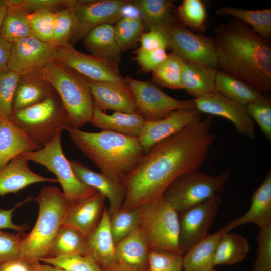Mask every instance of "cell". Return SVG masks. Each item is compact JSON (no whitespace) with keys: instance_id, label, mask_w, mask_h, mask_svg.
<instances>
[{"instance_id":"cell-46","label":"cell","mask_w":271,"mask_h":271,"mask_svg":"<svg viewBox=\"0 0 271 271\" xmlns=\"http://www.w3.org/2000/svg\"><path fill=\"white\" fill-rule=\"evenodd\" d=\"M256 240L258 246L253 271H271V226L260 228Z\"/></svg>"},{"instance_id":"cell-32","label":"cell","mask_w":271,"mask_h":271,"mask_svg":"<svg viewBox=\"0 0 271 271\" xmlns=\"http://www.w3.org/2000/svg\"><path fill=\"white\" fill-rule=\"evenodd\" d=\"M250 250L247 239L235 233L226 232L220 239L214 257V266L232 265L243 261Z\"/></svg>"},{"instance_id":"cell-9","label":"cell","mask_w":271,"mask_h":271,"mask_svg":"<svg viewBox=\"0 0 271 271\" xmlns=\"http://www.w3.org/2000/svg\"><path fill=\"white\" fill-rule=\"evenodd\" d=\"M61 135L58 134L38 150L22 154L28 160L45 166L55 175L70 206L94 195L98 191L82 183L75 176L64 154Z\"/></svg>"},{"instance_id":"cell-18","label":"cell","mask_w":271,"mask_h":271,"mask_svg":"<svg viewBox=\"0 0 271 271\" xmlns=\"http://www.w3.org/2000/svg\"><path fill=\"white\" fill-rule=\"evenodd\" d=\"M87 79L95 107L102 111L126 113L136 112L135 99L127 84Z\"/></svg>"},{"instance_id":"cell-49","label":"cell","mask_w":271,"mask_h":271,"mask_svg":"<svg viewBox=\"0 0 271 271\" xmlns=\"http://www.w3.org/2000/svg\"><path fill=\"white\" fill-rule=\"evenodd\" d=\"M9 4L20 7L29 14L47 10L55 12L69 7L72 0H6Z\"/></svg>"},{"instance_id":"cell-35","label":"cell","mask_w":271,"mask_h":271,"mask_svg":"<svg viewBox=\"0 0 271 271\" xmlns=\"http://www.w3.org/2000/svg\"><path fill=\"white\" fill-rule=\"evenodd\" d=\"M71 254L86 255V238L76 229L63 225L51 244L47 257Z\"/></svg>"},{"instance_id":"cell-7","label":"cell","mask_w":271,"mask_h":271,"mask_svg":"<svg viewBox=\"0 0 271 271\" xmlns=\"http://www.w3.org/2000/svg\"><path fill=\"white\" fill-rule=\"evenodd\" d=\"M10 120L42 147L70 127L66 111L56 91L38 104L13 112Z\"/></svg>"},{"instance_id":"cell-8","label":"cell","mask_w":271,"mask_h":271,"mask_svg":"<svg viewBox=\"0 0 271 271\" xmlns=\"http://www.w3.org/2000/svg\"><path fill=\"white\" fill-rule=\"evenodd\" d=\"M228 169L217 175L197 170L184 173L166 188L163 197L178 213L186 210L208 199L224 190L230 176Z\"/></svg>"},{"instance_id":"cell-28","label":"cell","mask_w":271,"mask_h":271,"mask_svg":"<svg viewBox=\"0 0 271 271\" xmlns=\"http://www.w3.org/2000/svg\"><path fill=\"white\" fill-rule=\"evenodd\" d=\"M216 68L201 64L183 62V88L194 99L208 96L216 90Z\"/></svg>"},{"instance_id":"cell-16","label":"cell","mask_w":271,"mask_h":271,"mask_svg":"<svg viewBox=\"0 0 271 271\" xmlns=\"http://www.w3.org/2000/svg\"><path fill=\"white\" fill-rule=\"evenodd\" d=\"M53 48L34 37L12 43L8 67L20 75L40 71L53 59Z\"/></svg>"},{"instance_id":"cell-5","label":"cell","mask_w":271,"mask_h":271,"mask_svg":"<svg viewBox=\"0 0 271 271\" xmlns=\"http://www.w3.org/2000/svg\"><path fill=\"white\" fill-rule=\"evenodd\" d=\"M40 72L58 95L70 127L79 129L89 122L94 105L87 78L53 58Z\"/></svg>"},{"instance_id":"cell-12","label":"cell","mask_w":271,"mask_h":271,"mask_svg":"<svg viewBox=\"0 0 271 271\" xmlns=\"http://www.w3.org/2000/svg\"><path fill=\"white\" fill-rule=\"evenodd\" d=\"M127 0H72L69 7L74 18L69 43L83 39L95 28L116 23L122 18V10Z\"/></svg>"},{"instance_id":"cell-22","label":"cell","mask_w":271,"mask_h":271,"mask_svg":"<svg viewBox=\"0 0 271 271\" xmlns=\"http://www.w3.org/2000/svg\"><path fill=\"white\" fill-rule=\"evenodd\" d=\"M29 161L21 154L0 170V196L17 193L37 183L58 182L56 178L45 177L32 171Z\"/></svg>"},{"instance_id":"cell-2","label":"cell","mask_w":271,"mask_h":271,"mask_svg":"<svg viewBox=\"0 0 271 271\" xmlns=\"http://www.w3.org/2000/svg\"><path fill=\"white\" fill-rule=\"evenodd\" d=\"M217 67L257 91H271V45L241 21L233 18L215 29Z\"/></svg>"},{"instance_id":"cell-56","label":"cell","mask_w":271,"mask_h":271,"mask_svg":"<svg viewBox=\"0 0 271 271\" xmlns=\"http://www.w3.org/2000/svg\"><path fill=\"white\" fill-rule=\"evenodd\" d=\"M40 267L43 271H67L47 264H42L40 262Z\"/></svg>"},{"instance_id":"cell-43","label":"cell","mask_w":271,"mask_h":271,"mask_svg":"<svg viewBox=\"0 0 271 271\" xmlns=\"http://www.w3.org/2000/svg\"><path fill=\"white\" fill-rule=\"evenodd\" d=\"M20 75L9 68L0 70V118L10 119L15 89Z\"/></svg>"},{"instance_id":"cell-45","label":"cell","mask_w":271,"mask_h":271,"mask_svg":"<svg viewBox=\"0 0 271 271\" xmlns=\"http://www.w3.org/2000/svg\"><path fill=\"white\" fill-rule=\"evenodd\" d=\"M55 12L43 10L28 16L33 37L50 44L53 35Z\"/></svg>"},{"instance_id":"cell-31","label":"cell","mask_w":271,"mask_h":271,"mask_svg":"<svg viewBox=\"0 0 271 271\" xmlns=\"http://www.w3.org/2000/svg\"><path fill=\"white\" fill-rule=\"evenodd\" d=\"M117 262L147 269L149 250L138 228L115 245Z\"/></svg>"},{"instance_id":"cell-54","label":"cell","mask_w":271,"mask_h":271,"mask_svg":"<svg viewBox=\"0 0 271 271\" xmlns=\"http://www.w3.org/2000/svg\"><path fill=\"white\" fill-rule=\"evenodd\" d=\"M104 271H147V269L137 268L116 262L107 267L103 268Z\"/></svg>"},{"instance_id":"cell-24","label":"cell","mask_w":271,"mask_h":271,"mask_svg":"<svg viewBox=\"0 0 271 271\" xmlns=\"http://www.w3.org/2000/svg\"><path fill=\"white\" fill-rule=\"evenodd\" d=\"M42 147L10 119L0 118V170L17 156Z\"/></svg>"},{"instance_id":"cell-53","label":"cell","mask_w":271,"mask_h":271,"mask_svg":"<svg viewBox=\"0 0 271 271\" xmlns=\"http://www.w3.org/2000/svg\"><path fill=\"white\" fill-rule=\"evenodd\" d=\"M12 43L0 35V70L6 69L11 55Z\"/></svg>"},{"instance_id":"cell-3","label":"cell","mask_w":271,"mask_h":271,"mask_svg":"<svg viewBox=\"0 0 271 271\" xmlns=\"http://www.w3.org/2000/svg\"><path fill=\"white\" fill-rule=\"evenodd\" d=\"M74 144L109 178L123 183L145 154L138 138L112 131L66 129Z\"/></svg>"},{"instance_id":"cell-27","label":"cell","mask_w":271,"mask_h":271,"mask_svg":"<svg viewBox=\"0 0 271 271\" xmlns=\"http://www.w3.org/2000/svg\"><path fill=\"white\" fill-rule=\"evenodd\" d=\"M145 120L136 113L114 112L107 114L94 106L90 122L102 130L112 131L138 138Z\"/></svg>"},{"instance_id":"cell-11","label":"cell","mask_w":271,"mask_h":271,"mask_svg":"<svg viewBox=\"0 0 271 271\" xmlns=\"http://www.w3.org/2000/svg\"><path fill=\"white\" fill-rule=\"evenodd\" d=\"M53 58L88 79L127 84L119 71L118 63L81 52L70 43L54 48Z\"/></svg>"},{"instance_id":"cell-51","label":"cell","mask_w":271,"mask_h":271,"mask_svg":"<svg viewBox=\"0 0 271 271\" xmlns=\"http://www.w3.org/2000/svg\"><path fill=\"white\" fill-rule=\"evenodd\" d=\"M139 41L141 44L139 48L143 50L166 49L168 47V34L166 29L153 28L143 33Z\"/></svg>"},{"instance_id":"cell-6","label":"cell","mask_w":271,"mask_h":271,"mask_svg":"<svg viewBox=\"0 0 271 271\" xmlns=\"http://www.w3.org/2000/svg\"><path fill=\"white\" fill-rule=\"evenodd\" d=\"M140 230L150 251L182 255L178 212L163 196L137 208Z\"/></svg>"},{"instance_id":"cell-50","label":"cell","mask_w":271,"mask_h":271,"mask_svg":"<svg viewBox=\"0 0 271 271\" xmlns=\"http://www.w3.org/2000/svg\"><path fill=\"white\" fill-rule=\"evenodd\" d=\"M135 60L141 69L146 72L153 71L167 58L166 49L146 51L139 48L136 52Z\"/></svg>"},{"instance_id":"cell-47","label":"cell","mask_w":271,"mask_h":271,"mask_svg":"<svg viewBox=\"0 0 271 271\" xmlns=\"http://www.w3.org/2000/svg\"><path fill=\"white\" fill-rule=\"evenodd\" d=\"M147 271H184L182 255L149 250Z\"/></svg>"},{"instance_id":"cell-55","label":"cell","mask_w":271,"mask_h":271,"mask_svg":"<svg viewBox=\"0 0 271 271\" xmlns=\"http://www.w3.org/2000/svg\"><path fill=\"white\" fill-rule=\"evenodd\" d=\"M8 7L6 0H0V29L6 15Z\"/></svg>"},{"instance_id":"cell-15","label":"cell","mask_w":271,"mask_h":271,"mask_svg":"<svg viewBox=\"0 0 271 271\" xmlns=\"http://www.w3.org/2000/svg\"><path fill=\"white\" fill-rule=\"evenodd\" d=\"M193 99L195 108L201 113L226 118L234 124L241 135L250 139L254 137V123L245 106L226 98L216 91L208 96Z\"/></svg>"},{"instance_id":"cell-25","label":"cell","mask_w":271,"mask_h":271,"mask_svg":"<svg viewBox=\"0 0 271 271\" xmlns=\"http://www.w3.org/2000/svg\"><path fill=\"white\" fill-rule=\"evenodd\" d=\"M55 92L40 71L20 75L13 97L12 111L15 112L38 104Z\"/></svg>"},{"instance_id":"cell-40","label":"cell","mask_w":271,"mask_h":271,"mask_svg":"<svg viewBox=\"0 0 271 271\" xmlns=\"http://www.w3.org/2000/svg\"><path fill=\"white\" fill-rule=\"evenodd\" d=\"M246 111L259 126L262 132L271 140V99L268 94L262 93L245 105Z\"/></svg>"},{"instance_id":"cell-37","label":"cell","mask_w":271,"mask_h":271,"mask_svg":"<svg viewBox=\"0 0 271 271\" xmlns=\"http://www.w3.org/2000/svg\"><path fill=\"white\" fill-rule=\"evenodd\" d=\"M183 60L173 52L152 71V80L158 85L171 89H181Z\"/></svg>"},{"instance_id":"cell-33","label":"cell","mask_w":271,"mask_h":271,"mask_svg":"<svg viewBox=\"0 0 271 271\" xmlns=\"http://www.w3.org/2000/svg\"><path fill=\"white\" fill-rule=\"evenodd\" d=\"M216 13L231 16L251 27L256 33L265 39L271 37V9L246 10L230 6L217 9Z\"/></svg>"},{"instance_id":"cell-34","label":"cell","mask_w":271,"mask_h":271,"mask_svg":"<svg viewBox=\"0 0 271 271\" xmlns=\"http://www.w3.org/2000/svg\"><path fill=\"white\" fill-rule=\"evenodd\" d=\"M216 91L244 106L262 94L242 81L222 71L217 70L215 81Z\"/></svg>"},{"instance_id":"cell-23","label":"cell","mask_w":271,"mask_h":271,"mask_svg":"<svg viewBox=\"0 0 271 271\" xmlns=\"http://www.w3.org/2000/svg\"><path fill=\"white\" fill-rule=\"evenodd\" d=\"M253 223L260 228L271 226V172L269 170L261 185L252 194L248 210L230 221L226 227L231 231L239 226Z\"/></svg>"},{"instance_id":"cell-39","label":"cell","mask_w":271,"mask_h":271,"mask_svg":"<svg viewBox=\"0 0 271 271\" xmlns=\"http://www.w3.org/2000/svg\"><path fill=\"white\" fill-rule=\"evenodd\" d=\"M180 20L192 30L200 32L205 28L207 12L201 0H184L177 9Z\"/></svg>"},{"instance_id":"cell-42","label":"cell","mask_w":271,"mask_h":271,"mask_svg":"<svg viewBox=\"0 0 271 271\" xmlns=\"http://www.w3.org/2000/svg\"><path fill=\"white\" fill-rule=\"evenodd\" d=\"M38 260L67 271H104L91 258L84 255L71 254L45 257Z\"/></svg>"},{"instance_id":"cell-19","label":"cell","mask_w":271,"mask_h":271,"mask_svg":"<svg viewBox=\"0 0 271 271\" xmlns=\"http://www.w3.org/2000/svg\"><path fill=\"white\" fill-rule=\"evenodd\" d=\"M69 162L79 181L95 189L108 199L109 208L107 211L109 215L122 207L126 196V189L122 183L101 172H96L79 161L70 160Z\"/></svg>"},{"instance_id":"cell-57","label":"cell","mask_w":271,"mask_h":271,"mask_svg":"<svg viewBox=\"0 0 271 271\" xmlns=\"http://www.w3.org/2000/svg\"><path fill=\"white\" fill-rule=\"evenodd\" d=\"M40 261L38 260H32V271H43L39 265Z\"/></svg>"},{"instance_id":"cell-48","label":"cell","mask_w":271,"mask_h":271,"mask_svg":"<svg viewBox=\"0 0 271 271\" xmlns=\"http://www.w3.org/2000/svg\"><path fill=\"white\" fill-rule=\"evenodd\" d=\"M24 235L0 230V264L20 257Z\"/></svg>"},{"instance_id":"cell-58","label":"cell","mask_w":271,"mask_h":271,"mask_svg":"<svg viewBox=\"0 0 271 271\" xmlns=\"http://www.w3.org/2000/svg\"><path fill=\"white\" fill-rule=\"evenodd\" d=\"M210 271H218V270H216V269L213 268V269H211V270H210Z\"/></svg>"},{"instance_id":"cell-44","label":"cell","mask_w":271,"mask_h":271,"mask_svg":"<svg viewBox=\"0 0 271 271\" xmlns=\"http://www.w3.org/2000/svg\"><path fill=\"white\" fill-rule=\"evenodd\" d=\"M74 27V16L69 7L55 12L53 38L50 45L54 48L69 43Z\"/></svg>"},{"instance_id":"cell-14","label":"cell","mask_w":271,"mask_h":271,"mask_svg":"<svg viewBox=\"0 0 271 271\" xmlns=\"http://www.w3.org/2000/svg\"><path fill=\"white\" fill-rule=\"evenodd\" d=\"M221 202L220 194H216L206 201L178 213L179 242L182 255L208 234Z\"/></svg>"},{"instance_id":"cell-10","label":"cell","mask_w":271,"mask_h":271,"mask_svg":"<svg viewBox=\"0 0 271 271\" xmlns=\"http://www.w3.org/2000/svg\"><path fill=\"white\" fill-rule=\"evenodd\" d=\"M124 78L135 99V113L146 121L160 120L176 110L196 109L194 99L180 100L170 96L152 82L129 76Z\"/></svg>"},{"instance_id":"cell-4","label":"cell","mask_w":271,"mask_h":271,"mask_svg":"<svg viewBox=\"0 0 271 271\" xmlns=\"http://www.w3.org/2000/svg\"><path fill=\"white\" fill-rule=\"evenodd\" d=\"M39 206L38 217L31 232L24 236L20 257L38 260L47 257L51 244L61 227L68 207L57 187H43L34 199Z\"/></svg>"},{"instance_id":"cell-20","label":"cell","mask_w":271,"mask_h":271,"mask_svg":"<svg viewBox=\"0 0 271 271\" xmlns=\"http://www.w3.org/2000/svg\"><path fill=\"white\" fill-rule=\"evenodd\" d=\"M105 198L98 192L89 198L68 206L63 225L76 229L86 238L100 221Z\"/></svg>"},{"instance_id":"cell-1","label":"cell","mask_w":271,"mask_h":271,"mask_svg":"<svg viewBox=\"0 0 271 271\" xmlns=\"http://www.w3.org/2000/svg\"><path fill=\"white\" fill-rule=\"evenodd\" d=\"M212 124L213 116L208 115L155 144L123 182L126 196L122 208L136 209L157 200L177 177L198 170L216 140Z\"/></svg>"},{"instance_id":"cell-21","label":"cell","mask_w":271,"mask_h":271,"mask_svg":"<svg viewBox=\"0 0 271 271\" xmlns=\"http://www.w3.org/2000/svg\"><path fill=\"white\" fill-rule=\"evenodd\" d=\"M86 255L91 258L102 269L117 262L109 215L106 209H104L98 225L86 237Z\"/></svg>"},{"instance_id":"cell-13","label":"cell","mask_w":271,"mask_h":271,"mask_svg":"<svg viewBox=\"0 0 271 271\" xmlns=\"http://www.w3.org/2000/svg\"><path fill=\"white\" fill-rule=\"evenodd\" d=\"M168 47L184 61L217 67L213 38L198 34L176 24L167 28Z\"/></svg>"},{"instance_id":"cell-26","label":"cell","mask_w":271,"mask_h":271,"mask_svg":"<svg viewBox=\"0 0 271 271\" xmlns=\"http://www.w3.org/2000/svg\"><path fill=\"white\" fill-rule=\"evenodd\" d=\"M230 232L226 225L211 234H208L182 255L184 271H210L214 267L213 260L218 243L223 235Z\"/></svg>"},{"instance_id":"cell-36","label":"cell","mask_w":271,"mask_h":271,"mask_svg":"<svg viewBox=\"0 0 271 271\" xmlns=\"http://www.w3.org/2000/svg\"><path fill=\"white\" fill-rule=\"evenodd\" d=\"M8 4L0 35L12 43L26 37H33L28 19L29 14L19 6Z\"/></svg>"},{"instance_id":"cell-29","label":"cell","mask_w":271,"mask_h":271,"mask_svg":"<svg viewBox=\"0 0 271 271\" xmlns=\"http://www.w3.org/2000/svg\"><path fill=\"white\" fill-rule=\"evenodd\" d=\"M83 44L92 55L119 63L122 52L113 25L104 24L95 28L83 39Z\"/></svg>"},{"instance_id":"cell-52","label":"cell","mask_w":271,"mask_h":271,"mask_svg":"<svg viewBox=\"0 0 271 271\" xmlns=\"http://www.w3.org/2000/svg\"><path fill=\"white\" fill-rule=\"evenodd\" d=\"M29 200L27 199L24 202L19 203L10 209H0V229H11L17 231V233L23 234L24 231L28 229L27 226L15 224L12 221V214L16 208Z\"/></svg>"},{"instance_id":"cell-30","label":"cell","mask_w":271,"mask_h":271,"mask_svg":"<svg viewBox=\"0 0 271 271\" xmlns=\"http://www.w3.org/2000/svg\"><path fill=\"white\" fill-rule=\"evenodd\" d=\"M133 4L138 9L141 18L149 30L153 28L166 29L176 24L172 13L173 2L170 0H134Z\"/></svg>"},{"instance_id":"cell-41","label":"cell","mask_w":271,"mask_h":271,"mask_svg":"<svg viewBox=\"0 0 271 271\" xmlns=\"http://www.w3.org/2000/svg\"><path fill=\"white\" fill-rule=\"evenodd\" d=\"M141 18H122L114 26L116 38L122 52L130 48L143 33Z\"/></svg>"},{"instance_id":"cell-17","label":"cell","mask_w":271,"mask_h":271,"mask_svg":"<svg viewBox=\"0 0 271 271\" xmlns=\"http://www.w3.org/2000/svg\"><path fill=\"white\" fill-rule=\"evenodd\" d=\"M201 113L196 109H178L165 118L154 121H145L138 137L145 154L157 143L185 129L201 119Z\"/></svg>"},{"instance_id":"cell-38","label":"cell","mask_w":271,"mask_h":271,"mask_svg":"<svg viewBox=\"0 0 271 271\" xmlns=\"http://www.w3.org/2000/svg\"><path fill=\"white\" fill-rule=\"evenodd\" d=\"M111 233L115 245L139 228L138 208H121L109 215Z\"/></svg>"}]
</instances>
